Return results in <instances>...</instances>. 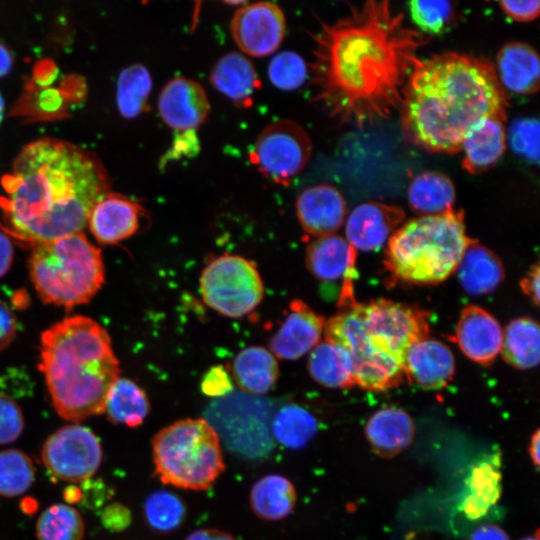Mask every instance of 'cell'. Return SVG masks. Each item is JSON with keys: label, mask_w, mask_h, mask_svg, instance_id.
Here are the masks:
<instances>
[{"label": "cell", "mask_w": 540, "mask_h": 540, "mask_svg": "<svg viewBox=\"0 0 540 540\" xmlns=\"http://www.w3.org/2000/svg\"><path fill=\"white\" fill-rule=\"evenodd\" d=\"M4 107H5L4 100H3L2 95L0 93V124H1V122L3 120V116H4Z\"/></svg>", "instance_id": "54"}, {"label": "cell", "mask_w": 540, "mask_h": 540, "mask_svg": "<svg viewBox=\"0 0 540 540\" xmlns=\"http://www.w3.org/2000/svg\"><path fill=\"white\" fill-rule=\"evenodd\" d=\"M200 386L205 395L220 397L232 391L233 382L227 369L222 365H216L204 373Z\"/></svg>", "instance_id": "43"}, {"label": "cell", "mask_w": 540, "mask_h": 540, "mask_svg": "<svg viewBox=\"0 0 540 540\" xmlns=\"http://www.w3.org/2000/svg\"><path fill=\"white\" fill-rule=\"evenodd\" d=\"M538 323L529 317L512 320L503 331L501 354L504 360L517 369L537 366L540 354Z\"/></svg>", "instance_id": "31"}, {"label": "cell", "mask_w": 540, "mask_h": 540, "mask_svg": "<svg viewBox=\"0 0 540 540\" xmlns=\"http://www.w3.org/2000/svg\"><path fill=\"white\" fill-rule=\"evenodd\" d=\"M495 71L505 90L529 95L539 89V57L527 43L513 41L503 45L496 55Z\"/></svg>", "instance_id": "23"}, {"label": "cell", "mask_w": 540, "mask_h": 540, "mask_svg": "<svg viewBox=\"0 0 540 540\" xmlns=\"http://www.w3.org/2000/svg\"><path fill=\"white\" fill-rule=\"evenodd\" d=\"M16 319L11 310L0 301V351L5 349L16 334Z\"/></svg>", "instance_id": "46"}, {"label": "cell", "mask_w": 540, "mask_h": 540, "mask_svg": "<svg viewBox=\"0 0 540 540\" xmlns=\"http://www.w3.org/2000/svg\"><path fill=\"white\" fill-rule=\"evenodd\" d=\"M185 540H236L231 534L217 529H197Z\"/></svg>", "instance_id": "50"}, {"label": "cell", "mask_w": 540, "mask_h": 540, "mask_svg": "<svg viewBox=\"0 0 540 540\" xmlns=\"http://www.w3.org/2000/svg\"><path fill=\"white\" fill-rule=\"evenodd\" d=\"M405 218L402 208L377 201L356 206L345 226L347 242L357 251H377L390 239Z\"/></svg>", "instance_id": "15"}, {"label": "cell", "mask_w": 540, "mask_h": 540, "mask_svg": "<svg viewBox=\"0 0 540 540\" xmlns=\"http://www.w3.org/2000/svg\"><path fill=\"white\" fill-rule=\"evenodd\" d=\"M103 525L111 531L118 532L125 529L131 522V513L127 507L119 503L107 505L102 513Z\"/></svg>", "instance_id": "45"}, {"label": "cell", "mask_w": 540, "mask_h": 540, "mask_svg": "<svg viewBox=\"0 0 540 540\" xmlns=\"http://www.w3.org/2000/svg\"><path fill=\"white\" fill-rule=\"evenodd\" d=\"M539 264L530 268L527 274L521 279L520 287L523 293L531 299L534 305L539 304Z\"/></svg>", "instance_id": "47"}, {"label": "cell", "mask_w": 540, "mask_h": 540, "mask_svg": "<svg viewBox=\"0 0 540 540\" xmlns=\"http://www.w3.org/2000/svg\"><path fill=\"white\" fill-rule=\"evenodd\" d=\"M522 540H539V535H538V531L536 532V534L534 536H529V537H526Z\"/></svg>", "instance_id": "55"}, {"label": "cell", "mask_w": 540, "mask_h": 540, "mask_svg": "<svg viewBox=\"0 0 540 540\" xmlns=\"http://www.w3.org/2000/svg\"><path fill=\"white\" fill-rule=\"evenodd\" d=\"M471 240L462 210L420 216L401 225L390 237L385 266L397 280L437 284L455 272Z\"/></svg>", "instance_id": "5"}, {"label": "cell", "mask_w": 540, "mask_h": 540, "mask_svg": "<svg viewBox=\"0 0 540 540\" xmlns=\"http://www.w3.org/2000/svg\"><path fill=\"white\" fill-rule=\"evenodd\" d=\"M325 323V318L307 303L293 300L282 325L270 340V351L280 359H299L321 341Z\"/></svg>", "instance_id": "17"}, {"label": "cell", "mask_w": 540, "mask_h": 540, "mask_svg": "<svg viewBox=\"0 0 540 540\" xmlns=\"http://www.w3.org/2000/svg\"><path fill=\"white\" fill-rule=\"evenodd\" d=\"M410 16L423 34L436 35L452 23L454 7L450 1L419 0L408 3Z\"/></svg>", "instance_id": "39"}, {"label": "cell", "mask_w": 540, "mask_h": 540, "mask_svg": "<svg viewBox=\"0 0 540 540\" xmlns=\"http://www.w3.org/2000/svg\"><path fill=\"white\" fill-rule=\"evenodd\" d=\"M308 371L314 381L328 388L356 385L351 356L343 347L326 339L310 351Z\"/></svg>", "instance_id": "29"}, {"label": "cell", "mask_w": 540, "mask_h": 540, "mask_svg": "<svg viewBox=\"0 0 540 540\" xmlns=\"http://www.w3.org/2000/svg\"><path fill=\"white\" fill-rule=\"evenodd\" d=\"M311 154L306 130L294 120L281 119L260 132L249 159L268 180L285 186L305 168Z\"/></svg>", "instance_id": "11"}, {"label": "cell", "mask_w": 540, "mask_h": 540, "mask_svg": "<svg viewBox=\"0 0 540 540\" xmlns=\"http://www.w3.org/2000/svg\"><path fill=\"white\" fill-rule=\"evenodd\" d=\"M102 447L88 428L66 425L45 441L41 457L49 473L62 481L82 483L90 479L102 462Z\"/></svg>", "instance_id": "12"}, {"label": "cell", "mask_w": 540, "mask_h": 540, "mask_svg": "<svg viewBox=\"0 0 540 540\" xmlns=\"http://www.w3.org/2000/svg\"><path fill=\"white\" fill-rule=\"evenodd\" d=\"M499 6L505 15L517 22H530L536 19L540 12V2L529 1H509L499 2Z\"/></svg>", "instance_id": "44"}, {"label": "cell", "mask_w": 540, "mask_h": 540, "mask_svg": "<svg viewBox=\"0 0 540 540\" xmlns=\"http://www.w3.org/2000/svg\"><path fill=\"white\" fill-rule=\"evenodd\" d=\"M499 473L490 463L475 469L471 478V491L465 502L469 516L479 517L495 503L499 496Z\"/></svg>", "instance_id": "38"}, {"label": "cell", "mask_w": 540, "mask_h": 540, "mask_svg": "<svg viewBox=\"0 0 540 540\" xmlns=\"http://www.w3.org/2000/svg\"><path fill=\"white\" fill-rule=\"evenodd\" d=\"M271 430L278 443L289 449H301L315 436L317 421L305 408L287 404L275 414Z\"/></svg>", "instance_id": "33"}, {"label": "cell", "mask_w": 540, "mask_h": 540, "mask_svg": "<svg viewBox=\"0 0 540 540\" xmlns=\"http://www.w3.org/2000/svg\"><path fill=\"white\" fill-rule=\"evenodd\" d=\"M232 373L237 385L251 394H265L275 385L279 366L272 352L262 346H248L234 358Z\"/></svg>", "instance_id": "27"}, {"label": "cell", "mask_w": 540, "mask_h": 540, "mask_svg": "<svg viewBox=\"0 0 540 540\" xmlns=\"http://www.w3.org/2000/svg\"><path fill=\"white\" fill-rule=\"evenodd\" d=\"M85 525L80 513L72 506L57 503L49 506L36 523L38 540H82Z\"/></svg>", "instance_id": "35"}, {"label": "cell", "mask_w": 540, "mask_h": 540, "mask_svg": "<svg viewBox=\"0 0 540 540\" xmlns=\"http://www.w3.org/2000/svg\"><path fill=\"white\" fill-rule=\"evenodd\" d=\"M200 291L208 307L230 318L252 312L264 297V285L256 265L233 254L221 255L204 268Z\"/></svg>", "instance_id": "9"}, {"label": "cell", "mask_w": 540, "mask_h": 540, "mask_svg": "<svg viewBox=\"0 0 540 540\" xmlns=\"http://www.w3.org/2000/svg\"><path fill=\"white\" fill-rule=\"evenodd\" d=\"M539 442H540L539 431L537 430L532 435L530 445H529V454L535 466L539 465Z\"/></svg>", "instance_id": "52"}, {"label": "cell", "mask_w": 540, "mask_h": 540, "mask_svg": "<svg viewBox=\"0 0 540 540\" xmlns=\"http://www.w3.org/2000/svg\"><path fill=\"white\" fill-rule=\"evenodd\" d=\"M359 312L371 344L402 364L408 349L428 337L429 314L418 306L377 299L359 303Z\"/></svg>", "instance_id": "10"}, {"label": "cell", "mask_w": 540, "mask_h": 540, "mask_svg": "<svg viewBox=\"0 0 540 540\" xmlns=\"http://www.w3.org/2000/svg\"><path fill=\"white\" fill-rule=\"evenodd\" d=\"M152 455L160 480L187 490L207 489L225 468L217 431L203 418L162 428L152 440Z\"/></svg>", "instance_id": "7"}, {"label": "cell", "mask_w": 540, "mask_h": 540, "mask_svg": "<svg viewBox=\"0 0 540 540\" xmlns=\"http://www.w3.org/2000/svg\"><path fill=\"white\" fill-rule=\"evenodd\" d=\"M325 339L343 347L351 356L355 383L369 391H385L401 384L403 364L377 350L366 336L359 303L342 310L325 323Z\"/></svg>", "instance_id": "8"}, {"label": "cell", "mask_w": 540, "mask_h": 540, "mask_svg": "<svg viewBox=\"0 0 540 540\" xmlns=\"http://www.w3.org/2000/svg\"><path fill=\"white\" fill-rule=\"evenodd\" d=\"M14 248L10 238L0 231V278L4 276L12 265Z\"/></svg>", "instance_id": "48"}, {"label": "cell", "mask_w": 540, "mask_h": 540, "mask_svg": "<svg viewBox=\"0 0 540 540\" xmlns=\"http://www.w3.org/2000/svg\"><path fill=\"white\" fill-rule=\"evenodd\" d=\"M407 196L411 209L417 214L438 215L453 209L456 190L447 175L427 170L412 179Z\"/></svg>", "instance_id": "28"}, {"label": "cell", "mask_w": 540, "mask_h": 540, "mask_svg": "<svg viewBox=\"0 0 540 540\" xmlns=\"http://www.w3.org/2000/svg\"><path fill=\"white\" fill-rule=\"evenodd\" d=\"M29 269L41 299L65 308L89 302L104 282L101 251L81 232L35 244Z\"/></svg>", "instance_id": "6"}, {"label": "cell", "mask_w": 540, "mask_h": 540, "mask_svg": "<svg viewBox=\"0 0 540 540\" xmlns=\"http://www.w3.org/2000/svg\"><path fill=\"white\" fill-rule=\"evenodd\" d=\"M249 498L251 508L259 518L278 521L293 511L297 494L288 478L279 474H268L253 484Z\"/></svg>", "instance_id": "30"}, {"label": "cell", "mask_w": 540, "mask_h": 540, "mask_svg": "<svg viewBox=\"0 0 540 540\" xmlns=\"http://www.w3.org/2000/svg\"><path fill=\"white\" fill-rule=\"evenodd\" d=\"M295 206L300 226L305 233L316 238L338 231L347 214L342 193L328 183L306 187L298 195Z\"/></svg>", "instance_id": "18"}, {"label": "cell", "mask_w": 540, "mask_h": 540, "mask_svg": "<svg viewBox=\"0 0 540 540\" xmlns=\"http://www.w3.org/2000/svg\"><path fill=\"white\" fill-rule=\"evenodd\" d=\"M35 480L31 458L23 451H0V495L15 497L26 492Z\"/></svg>", "instance_id": "36"}, {"label": "cell", "mask_w": 540, "mask_h": 540, "mask_svg": "<svg viewBox=\"0 0 540 540\" xmlns=\"http://www.w3.org/2000/svg\"><path fill=\"white\" fill-rule=\"evenodd\" d=\"M149 410V400L144 390L134 381L118 377L105 403L104 412L108 419L114 424L136 427L144 421Z\"/></svg>", "instance_id": "32"}, {"label": "cell", "mask_w": 540, "mask_h": 540, "mask_svg": "<svg viewBox=\"0 0 540 540\" xmlns=\"http://www.w3.org/2000/svg\"><path fill=\"white\" fill-rule=\"evenodd\" d=\"M158 109L163 121L179 132L194 131L210 112L204 88L186 77H176L166 83L159 94Z\"/></svg>", "instance_id": "16"}, {"label": "cell", "mask_w": 540, "mask_h": 540, "mask_svg": "<svg viewBox=\"0 0 540 540\" xmlns=\"http://www.w3.org/2000/svg\"><path fill=\"white\" fill-rule=\"evenodd\" d=\"M144 514L148 524L153 529L169 532L182 524L186 508L182 500L175 494L158 490L146 498Z\"/></svg>", "instance_id": "37"}, {"label": "cell", "mask_w": 540, "mask_h": 540, "mask_svg": "<svg viewBox=\"0 0 540 540\" xmlns=\"http://www.w3.org/2000/svg\"><path fill=\"white\" fill-rule=\"evenodd\" d=\"M285 16L271 2H256L239 7L230 30L237 46L246 54L264 57L272 54L285 35Z\"/></svg>", "instance_id": "13"}, {"label": "cell", "mask_w": 540, "mask_h": 540, "mask_svg": "<svg viewBox=\"0 0 540 540\" xmlns=\"http://www.w3.org/2000/svg\"><path fill=\"white\" fill-rule=\"evenodd\" d=\"M144 215L143 207L136 201L108 192L94 205L87 225L100 243L116 244L138 231Z\"/></svg>", "instance_id": "20"}, {"label": "cell", "mask_w": 540, "mask_h": 540, "mask_svg": "<svg viewBox=\"0 0 540 540\" xmlns=\"http://www.w3.org/2000/svg\"><path fill=\"white\" fill-rule=\"evenodd\" d=\"M463 290L472 296L494 291L504 279V268L497 255L471 240L455 270Z\"/></svg>", "instance_id": "25"}, {"label": "cell", "mask_w": 540, "mask_h": 540, "mask_svg": "<svg viewBox=\"0 0 540 540\" xmlns=\"http://www.w3.org/2000/svg\"><path fill=\"white\" fill-rule=\"evenodd\" d=\"M512 150L530 163L539 160V121L535 118L515 120L509 129Z\"/></svg>", "instance_id": "41"}, {"label": "cell", "mask_w": 540, "mask_h": 540, "mask_svg": "<svg viewBox=\"0 0 540 540\" xmlns=\"http://www.w3.org/2000/svg\"><path fill=\"white\" fill-rule=\"evenodd\" d=\"M0 207L16 234L42 243L81 232L108 192V174L96 155L56 138L25 145L2 178Z\"/></svg>", "instance_id": "2"}, {"label": "cell", "mask_w": 540, "mask_h": 540, "mask_svg": "<svg viewBox=\"0 0 540 540\" xmlns=\"http://www.w3.org/2000/svg\"><path fill=\"white\" fill-rule=\"evenodd\" d=\"M506 148L504 121L499 118H483L473 124L464 136L462 167L472 175L492 168L502 157Z\"/></svg>", "instance_id": "22"}, {"label": "cell", "mask_w": 540, "mask_h": 540, "mask_svg": "<svg viewBox=\"0 0 540 540\" xmlns=\"http://www.w3.org/2000/svg\"><path fill=\"white\" fill-rule=\"evenodd\" d=\"M24 425L19 405L8 395L0 393V444L16 441L21 436Z\"/></svg>", "instance_id": "42"}, {"label": "cell", "mask_w": 540, "mask_h": 540, "mask_svg": "<svg viewBox=\"0 0 540 540\" xmlns=\"http://www.w3.org/2000/svg\"><path fill=\"white\" fill-rule=\"evenodd\" d=\"M503 331L497 319L485 309L465 306L456 326L455 340L470 360L491 364L501 351Z\"/></svg>", "instance_id": "19"}, {"label": "cell", "mask_w": 540, "mask_h": 540, "mask_svg": "<svg viewBox=\"0 0 540 540\" xmlns=\"http://www.w3.org/2000/svg\"><path fill=\"white\" fill-rule=\"evenodd\" d=\"M306 266L315 278L324 282L343 280L340 304L355 301L356 250L341 236L318 237L306 249Z\"/></svg>", "instance_id": "14"}, {"label": "cell", "mask_w": 540, "mask_h": 540, "mask_svg": "<svg viewBox=\"0 0 540 540\" xmlns=\"http://www.w3.org/2000/svg\"><path fill=\"white\" fill-rule=\"evenodd\" d=\"M414 432L411 416L398 407H385L376 411L365 427L371 447L384 457L396 455L407 448L413 440Z\"/></svg>", "instance_id": "26"}, {"label": "cell", "mask_w": 540, "mask_h": 540, "mask_svg": "<svg viewBox=\"0 0 540 540\" xmlns=\"http://www.w3.org/2000/svg\"><path fill=\"white\" fill-rule=\"evenodd\" d=\"M268 76L277 88L294 90L306 80L308 67L300 55L292 51H284L270 61Z\"/></svg>", "instance_id": "40"}, {"label": "cell", "mask_w": 540, "mask_h": 540, "mask_svg": "<svg viewBox=\"0 0 540 540\" xmlns=\"http://www.w3.org/2000/svg\"><path fill=\"white\" fill-rule=\"evenodd\" d=\"M151 88V76L145 66L134 64L123 69L116 88V103L121 115L127 119L140 115L146 109Z\"/></svg>", "instance_id": "34"}, {"label": "cell", "mask_w": 540, "mask_h": 540, "mask_svg": "<svg viewBox=\"0 0 540 540\" xmlns=\"http://www.w3.org/2000/svg\"><path fill=\"white\" fill-rule=\"evenodd\" d=\"M65 499L69 503H76L81 500V489L77 487H67L64 492Z\"/></svg>", "instance_id": "53"}, {"label": "cell", "mask_w": 540, "mask_h": 540, "mask_svg": "<svg viewBox=\"0 0 540 540\" xmlns=\"http://www.w3.org/2000/svg\"><path fill=\"white\" fill-rule=\"evenodd\" d=\"M13 66V56L10 50L0 42V77L8 74Z\"/></svg>", "instance_id": "51"}, {"label": "cell", "mask_w": 540, "mask_h": 540, "mask_svg": "<svg viewBox=\"0 0 540 540\" xmlns=\"http://www.w3.org/2000/svg\"><path fill=\"white\" fill-rule=\"evenodd\" d=\"M509 105L488 59L444 52L415 65L398 112L407 142L429 153L455 154L473 124L489 117L505 121Z\"/></svg>", "instance_id": "3"}, {"label": "cell", "mask_w": 540, "mask_h": 540, "mask_svg": "<svg viewBox=\"0 0 540 540\" xmlns=\"http://www.w3.org/2000/svg\"><path fill=\"white\" fill-rule=\"evenodd\" d=\"M212 85L237 107L248 108L261 83L251 61L237 52L222 56L212 67Z\"/></svg>", "instance_id": "24"}, {"label": "cell", "mask_w": 540, "mask_h": 540, "mask_svg": "<svg viewBox=\"0 0 540 540\" xmlns=\"http://www.w3.org/2000/svg\"><path fill=\"white\" fill-rule=\"evenodd\" d=\"M470 540H510L508 535L498 526L487 524L473 532Z\"/></svg>", "instance_id": "49"}, {"label": "cell", "mask_w": 540, "mask_h": 540, "mask_svg": "<svg viewBox=\"0 0 540 540\" xmlns=\"http://www.w3.org/2000/svg\"><path fill=\"white\" fill-rule=\"evenodd\" d=\"M403 369L409 382L423 389H440L455 374V357L446 344L427 337L408 349Z\"/></svg>", "instance_id": "21"}, {"label": "cell", "mask_w": 540, "mask_h": 540, "mask_svg": "<svg viewBox=\"0 0 540 540\" xmlns=\"http://www.w3.org/2000/svg\"><path fill=\"white\" fill-rule=\"evenodd\" d=\"M39 367L55 410L71 422L103 413L120 373L107 331L85 316L65 318L43 332Z\"/></svg>", "instance_id": "4"}, {"label": "cell", "mask_w": 540, "mask_h": 540, "mask_svg": "<svg viewBox=\"0 0 540 540\" xmlns=\"http://www.w3.org/2000/svg\"><path fill=\"white\" fill-rule=\"evenodd\" d=\"M313 100L329 117L364 129L399 111L406 81L430 37L387 0L349 6L311 33Z\"/></svg>", "instance_id": "1"}]
</instances>
